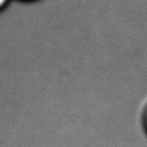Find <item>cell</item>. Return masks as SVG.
I'll return each instance as SVG.
<instances>
[{
    "label": "cell",
    "mask_w": 147,
    "mask_h": 147,
    "mask_svg": "<svg viewBox=\"0 0 147 147\" xmlns=\"http://www.w3.org/2000/svg\"><path fill=\"white\" fill-rule=\"evenodd\" d=\"M9 1L10 0H0V11L7 7V5L9 3Z\"/></svg>",
    "instance_id": "1"
},
{
    "label": "cell",
    "mask_w": 147,
    "mask_h": 147,
    "mask_svg": "<svg viewBox=\"0 0 147 147\" xmlns=\"http://www.w3.org/2000/svg\"><path fill=\"white\" fill-rule=\"evenodd\" d=\"M145 126H146V130H147V113L145 115Z\"/></svg>",
    "instance_id": "2"
},
{
    "label": "cell",
    "mask_w": 147,
    "mask_h": 147,
    "mask_svg": "<svg viewBox=\"0 0 147 147\" xmlns=\"http://www.w3.org/2000/svg\"><path fill=\"white\" fill-rule=\"evenodd\" d=\"M21 1H33V0H21Z\"/></svg>",
    "instance_id": "3"
}]
</instances>
